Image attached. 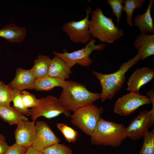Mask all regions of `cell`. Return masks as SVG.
<instances>
[{
    "label": "cell",
    "mask_w": 154,
    "mask_h": 154,
    "mask_svg": "<svg viewBox=\"0 0 154 154\" xmlns=\"http://www.w3.org/2000/svg\"><path fill=\"white\" fill-rule=\"evenodd\" d=\"M58 100L63 106L70 111L92 104L101 98V93L89 91L84 84L71 80L66 81Z\"/></svg>",
    "instance_id": "obj_1"
},
{
    "label": "cell",
    "mask_w": 154,
    "mask_h": 154,
    "mask_svg": "<svg viewBox=\"0 0 154 154\" xmlns=\"http://www.w3.org/2000/svg\"><path fill=\"white\" fill-rule=\"evenodd\" d=\"M140 60L139 53L133 58L123 62L117 71L112 73L104 74L94 70L92 73L99 80L102 88L101 100H112L115 95L121 89L126 79L127 72Z\"/></svg>",
    "instance_id": "obj_2"
},
{
    "label": "cell",
    "mask_w": 154,
    "mask_h": 154,
    "mask_svg": "<svg viewBox=\"0 0 154 154\" xmlns=\"http://www.w3.org/2000/svg\"><path fill=\"white\" fill-rule=\"evenodd\" d=\"M90 136L93 145L113 147L120 146L127 137L124 125L109 121L101 117Z\"/></svg>",
    "instance_id": "obj_3"
},
{
    "label": "cell",
    "mask_w": 154,
    "mask_h": 154,
    "mask_svg": "<svg viewBox=\"0 0 154 154\" xmlns=\"http://www.w3.org/2000/svg\"><path fill=\"white\" fill-rule=\"evenodd\" d=\"M91 14L89 31L92 38L112 44L124 35L123 31L115 25L112 18L105 16L100 8H96Z\"/></svg>",
    "instance_id": "obj_4"
},
{
    "label": "cell",
    "mask_w": 154,
    "mask_h": 154,
    "mask_svg": "<svg viewBox=\"0 0 154 154\" xmlns=\"http://www.w3.org/2000/svg\"><path fill=\"white\" fill-rule=\"evenodd\" d=\"M103 112L102 107L93 104L89 105L73 112L70 116V121L74 126L77 127L86 135L90 136Z\"/></svg>",
    "instance_id": "obj_5"
},
{
    "label": "cell",
    "mask_w": 154,
    "mask_h": 154,
    "mask_svg": "<svg viewBox=\"0 0 154 154\" xmlns=\"http://www.w3.org/2000/svg\"><path fill=\"white\" fill-rule=\"evenodd\" d=\"M96 39L92 38L84 48L79 50L71 52L66 50L62 53L54 51L53 53L64 60L71 68L77 64L88 67L93 63V60L90 57L92 52L94 50H102L106 46V44L101 42L96 45Z\"/></svg>",
    "instance_id": "obj_6"
},
{
    "label": "cell",
    "mask_w": 154,
    "mask_h": 154,
    "mask_svg": "<svg viewBox=\"0 0 154 154\" xmlns=\"http://www.w3.org/2000/svg\"><path fill=\"white\" fill-rule=\"evenodd\" d=\"M30 111L32 121H34L41 116L50 119L62 114L68 117L71 115L70 112L62 105L58 98L51 95L38 99L37 106L30 109Z\"/></svg>",
    "instance_id": "obj_7"
},
{
    "label": "cell",
    "mask_w": 154,
    "mask_h": 154,
    "mask_svg": "<svg viewBox=\"0 0 154 154\" xmlns=\"http://www.w3.org/2000/svg\"><path fill=\"white\" fill-rule=\"evenodd\" d=\"M86 15L84 18L75 21L72 20L65 22L61 29L72 42L76 44H87L92 38L89 31V16L92 11L89 6L86 10Z\"/></svg>",
    "instance_id": "obj_8"
},
{
    "label": "cell",
    "mask_w": 154,
    "mask_h": 154,
    "mask_svg": "<svg viewBox=\"0 0 154 154\" xmlns=\"http://www.w3.org/2000/svg\"><path fill=\"white\" fill-rule=\"evenodd\" d=\"M151 104L150 99L147 96L141 95L139 92H130L118 98L114 105L113 110L118 115L127 116L133 114L140 107Z\"/></svg>",
    "instance_id": "obj_9"
},
{
    "label": "cell",
    "mask_w": 154,
    "mask_h": 154,
    "mask_svg": "<svg viewBox=\"0 0 154 154\" xmlns=\"http://www.w3.org/2000/svg\"><path fill=\"white\" fill-rule=\"evenodd\" d=\"M151 111H140L125 128L127 137L131 140H136L143 137L151 126Z\"/></svg>",
    "instance_id": "obj_10"
},
{
    "label": "cell",
    "mask_w": 154,
    "mask_h": 154,
    "mask_svg": "<svg viewBox=\"0 0 154 154\" xmlns=\"http://www.w3.org/2000/svg\"><path fill=\"white\" fill-rule=\"evenodd\" d=\"M35 126L36 137L32 146L34 149L42 151L46 147L60 141L46 122L42 121H37Z\"/></svg>",
    "instance_id": "obj_11"
},
{
    "label": "cell",
    "mask_w": 154,
    "mask_h": 154,
    "mask_svg": "<svg viewBox=\"0 0 154 154\" xmlns=\"http://www.w3.org/2000/svg\"><path fill=\"white\" fill-rule=\"evenodd\" d=\"M17 125L14 131L15 143L26 148L32 146L36 137L35 121L24 120Z\"/></svg>",
    "instance_id": "obj_12"
},
{
    "label": "cell",
    "mask_w": 154,
    "mask_h": 154,
    "mask_svg": "<svg viewBox=\"0 0 154 154\" xmlns=\"http://www.w3.org/2000/svg\"><path fill=\"white\" fill-rule=\"evenodd\" d=\"M154 77V70L149 67L136 68L127 82L126 90L139 92L141 88L150 81Z\"/></svg>",
    "instance_id": "obj_13"
},
{
    "label": "cell",
    "mask_w": 154,
    "mask_h": 154,
    "mask_svg": "<svg viewBox=\"0 0 154 154\" xmlns=\"http://www.w3.org/2000/svg\"><path fill=\"white\" fill-rule=\"evenodd\" d=\"M36 79L30 70L17 68L15 78L8 85L11 89L21 91L33 90L35 89Z\"/></svg>",
    "instance_id": "obj_14"
},
{
    "label": "cell",
    "mask_w": 154,
    "mask_h": 154,
    "mask_svg": "<svg viewBox=\"0 0 154 154\" xmlns=\"http://www.w3.org/2000/svg\"><path fill=\"white\" fill-rule=\"evenodd\" d=\"M133 45L138 51L140 60L143 61L154 54V35L140 33L135 38Z\"/></svg>",
    "instance_id": "obj_15"
},
{
    "label": "cell",
    "mask_w": 154,
    "mask_h": 154,
    "mask_svg": "<svg viewBox=\"0 0 154 154\" xmlns=\"http://www.w3.org/2000/svg\"><path fill=\"white\" fill-rule=\"evenodd\" d=\"M154 2L153 0H149L145 13L137 15L134 18L133 24L139 29L141 33H154L153 22L151 14Z\"/></svg>",
    "instance_id": "obj_16"
},
{
    "label": "cell",
    "mask_w": 154,
    "mask_h": 154,
    "mask_svg": "<svg viewBox=\"0 0 154 154\" xmlns=\"http://www.w3.org/2000/svg\"><path fill=\"white\" fill-rule=\"evenodd\" d=\"M72 73L67 63L60 57L55 55L51 59L48 76L65 80Z\"/></svg>",
    "instance_id": "obj_17"
},
{
    "label": "cell",
    "mask_w": 154,
    "mask_h": 154,
    "mask_svg": "<svg viewBox=\"0 0 154 154\" xmlns=\"http://www.w3.org/2000/svg\"><path fill=\"white\" fill-rule=\"evenodd\" d=\"M27 35L25 28L19 27L13 23L7 24L0 29V37L12 43H18L23 41Z\"/></svg>",
    "instance_id": "obj_18"
},
{
    "label": "cell",
    "mask_w": 154,
    "mask_h": 154,
    "mask_svg": "<svg viewBox=\"0 0 154 154\" xmlns=\"http://www.w3.org/2000/svg\"><path fill=\"white\" fill-rule=\"evenodd\" d=\"M51 59L48 56L39 55L34 61V63L30 69L36 79L48 76Z\"/></svg>",
    "instance_id": "obj_19"
},
{
    "label": "cell",
    "mask_w": 154,
    "mask_h": 154,
    "mask_svg": "<svg viewBox=\"0 0 154 154\" xmlns=\"http://www.w3.org/2000/svg\"><path fill=\"white\" fill-rule=\"evenodd\" d=\"M0 117L9 125H17L23 120H28V118L14 109L11 106H0Z\"/></svg>",
    "instance_id": "obj_20"
},
{
    "label": "cell",
    "mask_w": 154,
    "mask_h": 154,
    "mask_svg": "<svg viewBox=\"0 0 154 154\" xmlns=\"http://www.w3.org/2000/svg\"><path fill=\"white\" fill-rule=\"evenodd\" d=\"M66 80L48 76L36 79L35 89L37 91H48L56 87L62 88Z\"/></svg>",
    "instance_id": "obj_21"
},
{
    "label": "cell",
    "mask_w": 154,
    "mask_h": 154,
    "mask_svg": "<svg viewBox=\"0 0 154 154\" xmlns=\"http://www.w3.org/2000/svg\"><path fill=\"white\" fill-rule=\"evenodd\" d=\"M21 92L11 89V102L13 103L12 107L21 114L27 116H30V109L26 108L23 104Z\"/></svg>",
    "instance_id": "obj_22"
},
{
    "label": "cell",
    "mask_w": 154,
    "mask_h": 154,
    "mask_svg": "<svg viewBox=\"0 0 154 154\" xmlns=\"http://www.w3.org/2000/svg\"><path fill=\"white\" fill-rule=\"evenodd\" d=\"M145 0H125L124 1V5L123 11L125 12L127 24L131 26H133L132 17L135 10L141 8Z\"/></svg>",
    "instance_id": "obj_23"
},
{
    "label": "cell",
    "mask_w": 154,
    "mask_h": 154,
    "mask_svg": "<svg viewBox=\"0 0 154 154\" xmlns=\"http://www.w3.org/2000/svg\"><path fill=\"white\" fill-rule=\"evenodd\" d=\"M141 148L138 154H154V130L148 131L143 136Z\"/></svg>",
    "instance_id": "obj_24"
},
{
    "label": "cell",
    "mask_w": 154,
    "mask_h": 154,
    "mask_svg": "<svg viewBox=\"0 0 154 154\" xmlns=\"http://www.w3.org/2000/svg\"><path fill=\"white\" fill-rule=\"evenodd\" d=\"M42 151L43 154H73L69 147L59 143L47 147Z\"/></svg>",
    "instance_id": "obj_25"
},
{
    "label": "cell",
    "mask_w": 154,
    "mask_h": 154,
    "mask_svg": "<svg viewBox=\"0 0 154 154\" xmlns=\"http://www.w3.org/2000/svg\"><path fill=\"white\" fill-rule=\"evenodd\" d=\"M56 126L68 142H74L79 138V134L77 131L64 123H58Z\"/></svg>",
    "instance_id": "obj_26"
},
{
    "label": "cell",
    "mask_w": 154,
    "mask_h": 154,
    "mask_svg": "<svg viewBox=\"0 0 154 154\" xmlns=\"http://www.w3.org/2000/svg\"><path fill=\"white\" fill-rule=\"evenodd\" d=\"M11 88L8 84L0 81V106L7 107L11 106Z\"/></svg>",
    "instance_id": "obj_27"
},
{
    "label": "cell",
    "mask_w": 154,
    "mask_h": 154,
    "mask_svg": "<svg viewBox=\"0 0 154 154\" xmlns=\"http://www.w3.org/2000/svg\"><path fill=\"white\" fill-rule=\"evenodd\" d=\"M21 92L23 103L26 108H32L37 106L38 99H37L35 96L25 90L22 91Z\"/></svg>",
    "instance_id": "obj_28"
},
{
    "label": "cell",
    "mask_w": 154,
    "mask_h": 154,
    "mask_svg": "<svg viewBox=\"0 0 154 154\" xmlns=\"http://www.w3.org/2000/svg\"><path fill=\"white\" fill-rule=\"evenodd\" d=\"M123 0H107L106 2L111 7L114 15L116 16L117 25H119L122 15Z\"/></svg>",
    "instance_id": "obj_29"
},
{
    "label": "cell",
    "mask_w": 154,
    "mask_h": 154,
    "mask_svg": "<svg viewBox=\"0 0 154 154\" xmlns=\"http://www.w3.org/2000/svg\"><path fill=\"white\" fill-rule=\"evenodd\" d=\"M27 149L15 143L9 146L7 150L3 154H24Z\"/></svg>",
    "instance_id": "obj_30"
},
{
    "label": "cell",
    "mask_w": 154,
    "mask_h": 154,
    "mask_svg": "<svg viewBox=\"0 0 154 154\" xmlns=\"http://www.w3.org/2000/svg\"><path fill=\"white\" fill-rule=\"evenodd\" d=\"M9 146L6 141L5 136L0 134V154H3L5 153Z\"/></svg>",
    "instance_id": "obj_31"
},
{
    "label": "cell",
    "mask_w": 154,
    "mask_h": 154,
    "mask_svg": "<svg viewBox=\"0 0 154 154\" xmlns=\"http://www.w3.org/2000/svg\"><path fill=\"white\" fill-rule=\"evenodd\" d=\"M24 154H43L42 151L36 150L32 146L28 148Z\"/></svg>",
    "instance_id": "obj_32"
}]
</instances>
